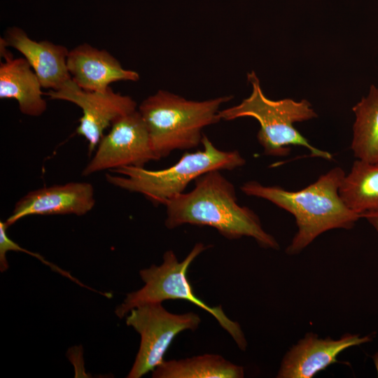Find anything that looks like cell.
<instances>
[{"instance_id": "obj_19", "label": "cell", "mask_w": 378, "mask_h": 378, "mask_svg": "<svg viewBox=\"0 0 378 378\" xmlns=\"http://www.w3.org/2000/svg\"><path fill=\"white\" fill-rule=\"evenodd\" d=\"M378 232V211L367 212L361 215Z\"/></svg>"}, {"instance_id": "obj_14", "label": "cell", "mask_w": 378, "mask_h": 378, "mask_svg": "<svg viewBox=\"0 0 378 378\" xmlns=\"http://www.w3.org/2000/svg\"><path fill=\"white\" fill-rule=\"evenodd\" d=\"M0 98L14 99L20 111L29 116H40L46 110L41 83L25 58H13L6 47L0 43Z\"/></svg>"}, {"instance_id": "obj_2", "label": "cell", "mask_w": 378, "mask_h": 378, "mask_svg": "<svg viewBox=\"0 0 378 378\" xmlns=\"http://www.w3.org/2000/svg\"><path fill=\"white\" fill-rule=\"evenodd\" d=\"M344 176V171L336 167L297 191L265 186L255 181L244 183L241 190L246 195L268 200L294 216L298 231L286 253L295 255L322 233L333 229H351L361 218L340 197L339 189Z\"/></svg>"}, {"instance_id": "obj_15", "label": "cell", "mask_w": 378, "mask_h": 378, "mask_svg": "<svg viewBox=\"0 0 378 378\" xmlns=\"http://www.w3.org/2000/svg\"><path fill=\"white\" fill-rule=\"evenodd\" d=\"M244 369L214 354L164 360L152 373L153 378H242Z\"/></svg>"}, {"instance_id": "obj_6", "label": "cell", "mask_w": 378, "mask_h": 378, "mask_svg": "<svg viewBox=\"0 0 378 378\" xmlns=\"http://www.w3.org/2000/svg\"><path fill=\"white\" fill-rule=\"evenodd\" d=\"M209 246L199 242L195 244L182 261H179L172 250L164 252L160 265H152L139 271L144 282L140 289L128 293L115 313L122 318L134 307L150 302H162L167 300H183L206 311L218 321L219 325L232 337L237 346L245 351L247 342L244 333L235 321L230 319L222 307L209 306L195 295L188 279L187 272L192 261Z\"/></svg>"}, {"instance_id": "obj_3", "label": "cell", "mask_w": 378, "mask_h": 378, "mask_svg": "<svg viewBox=\"0 0 378 378\" xmlns=\"http://www.w3.org/2000/svg\"><path fill=\"white\" fill-rule=\"evenodd\" d=\"M232 99L223 96L193 101L160 90L145 99L139 106L158 160L176 150L197 147L204 127L220 120V106Z\"/></svg>"}, {"instance_id": "obj_16", "label": "cell", "mask_w": 378, "mask_h": 378, "mask_svg": "<svg viewBox=\"0 0 378 378\" xmlns=\"http://www.w3.org/2000/svg\"><path fill=\"white\" fill-rule=\"evenodd\" d=\"M339 193L346 206L361 215L378 211V162L356 160L341 183Z\"/></svg>"}, {"instance_id": "obj_17", "label": "cell", "mask_w": 378, "mask_h": 378, "mask_svg": "<svg viewBox=\"0 0 378 378\" xmlns=\"http://www.w3.org/2000/svg\"><path fill=\"white\" fill-rule=\"evenodd\" d=\"M355 122L351 148L358 160L378 162V88L371 85L368 94L354 107Z\"/></svg>"}, {"instance_id": "obj_8", "label": "cell", "mask_w": 378, "mask_h": 378, "mask_svg": "<svg viewBox=\"0 0 378 378\" xmlns=\"http://www.w3.org/2000/svg\"><path fill=\"white\" fill-rule=\"evenodd\" d=\"M158 160L146 123L136 110L116 119L99 142L95 153L83 170L88 176L122 167H143Z\"/></svg>"}, {"instance_id": "obj_7", "label": "cell", "mask_w": 378, "mask_h": 378, "mask_svg": "<svg viewBox=\"0 0 378 378\" xmlns=\"http://www.w3.org/2000/svg\"><path fill=\"white\" fill-rule=\"evenodd\" d=\"M126 324L141 337L139 349L127 378H140L153 371L164 360L174 339L181 332L196 330L201 323L192 312L174 314L162 302H150L133 308L125 316Z\"/></svg>"}, {"instance_id": "obj_9", "label": "cell", "mask_w": 378, "mask_h": 378, "mask_svg": "<svg viewBox=\"0 0 378 378\" xmlns=\"http://www.w3.org/2000/svg\"><path fill=\"white\" fill-rule=\"evenodd\" d=\"M52 99L67 101L82 110L76 133L88 142L92 153L104 130L118 118L136 110V102L130 96L115 92L110 87L104 92L87 91L70 78L57 90L46 93Z\"/></svg>"}, {"instance_id": "obj_5", "label": "cell", "mask_w": 378, "mask_h": 378, "mask_svg": "<svg viewBox=\"0 0 378 378\" xmlns=\"http://www.w3.org/2000/svg\"><path fill=\"white\" fill-rule=\"evenodd\" d=\"M247 79L252 86L250 96L237 105L219 111L220 120H232L241 117L256 119L260 126L257 139L267 155L286 156L290 153V146H297L307 148L312 156L328 160L332 158L330 153L312 145L293 125L295 122L317 117L307 100H272L263 93L259 78L254 71L247 74Z\"/></svg>"}, {"instance_id": "obj_1", "label": "cell", "mask_w": 378, "mask_h": 378, "mask_svg": "<svg viewBox=\"0 0 378 378\" xmlns=\"http://www.w3.org/2000/svg\"><path fill=\"white\" fill-rule=\"evenodd\" d=\"M195 183L191 191L164 202V225L168 229L186 224L206 225L228 239L248 237L261 247L279 248L276 239L263 229L257 214L238 204L234 185L220 170L200 176Z\"/></svg>"}, {"instance_id": "obj_18", "label": "cell", "mask_w": 378, "mask_h": 378, "mask_svg": "<svg viewBox=\"0 0 378 378\" xmlns=\"http://www.w3.org/2000/svg\"><path fill=\"white\" fill-rule=\"evenodd\" d=\"M8 227L9 226L7 225L6 221H0V270L1 272H5L9 267L6 259V253L13 251H21L31 255L42 261V262L44 264L48 265L52 270L60 273L62 275L68 277L70 279H74V276H72L69 272L60 269L53 263L46 260L41 255H38V253L29 251L14 242L7 234L6 230Z\"/></svg>"}, {"instance_id": "obj_12", "label": "cell", "mask_w": 378, "mask_h": 378, "mask_svg": "<svg viewBox=\"0 0 378 378\" xmlns=\"http://www.w3.org/2000/svg\"><path fill=\"white\" fill-rule=\"evenodd\" d=\"M66 64L72 80L87 91L104 92L113 82L139 79L137 72L122 68L110 52L86 43L69 52Z\"/></svg>"}, {"instance_id": "obj_13", "label": "cell", "mask_w": 378, "mask_h": 378, "mask_svg": "<svg viewBox=\"0 0 378 378\" xmlns=\"http://www.w3.org/2000/svg\"><path fill=\"white\" fill-rule=\"evenodd\" d=\"M0 41L24 56L42 88L57 90L71 78L66 64L69 51L65 46L48 41H34L18 27H9Z\"/></svg>"}, {"instance_id": "obj_10", "label": "cell", "mask_w": 378, "mask_h": 378, "mask_svg": "<svg viewBox=\"0 0 378 378\" xmlns=\"http://www.w3.org/2000/svg\"><path fill=\"white\" fill-rule=\"evenodd\" d=\"M371 341L370 335L345 334L339 339H323L307 333L284 355L276 377L311 378L337 362L345 349Z\"/></svg>"}, {"instance_id": "obj_4", "label": "cell", "mask_w": 378, "mask_h": 378, "mask_svg": "<svg viewBox=\"0 0 378 378\" xmlns=\"http://www.w3.org/2000/svg\"><path fill=\"white\" fill-rule=\"evenodd\" d=\"M203 149L184 153L174 165L160 170L122 167L106 174L107 181L123 190L143 195L155 205L183 192L187 186L200 176L213 170H232L245 164L237 150L216 148L206 135L202 139Z\"/></svg>"}, {"instance_id": "obj_11", "label": "cell", "mask_w": 378, "mask_h": 378, "mask_svg": "<svg viewBox=\"0 0 378 378\" xmlns=\"http://www.w3.org/2000/svg\"><path fill=\"white\" fill-rule=\"evenodd\" d=\"M94 190L87 182H70L30 191L15 204L6 219L8 226L31 215L82 216L94 206Z\"/></svg>"}, {"instance_id": "obj_20", "label": "cell", "mask_w": 378, "mask_h": 378, "mask_svg": "<svg viewBox=\"0 0 378 378\" xmlns=\"http://www.w3.org/2000/svg\"><path fill=\"white\" fill-rule=\"evenodd\" d=\"M374 363L376 365L377 372H378V354H377L374 357Z\"/></svg>"}]
</instances>
